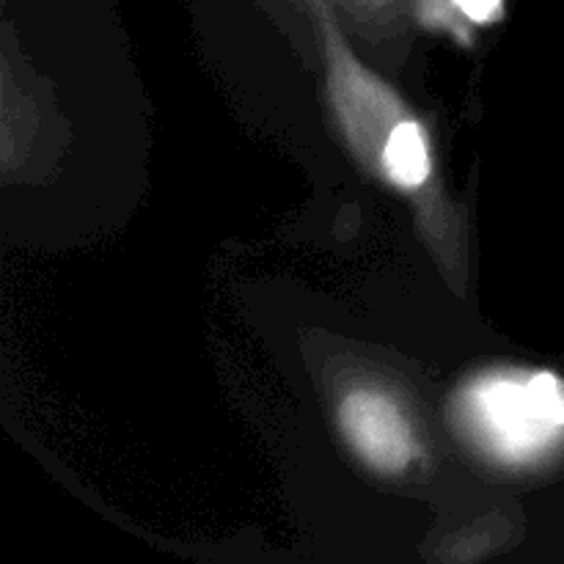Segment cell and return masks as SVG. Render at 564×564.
I'll return each mask as SVG.
<instances>
[{
    "label": "cell",
    "mask_w": 564,
    "mask_h": 564,
    "mask_svg": "<svg viewBox=\"0 0 564 564\" xmlns=\"http://www.w3.org/2000/svg\"><path fill=\"white\" fill-rule=\"evenodd\" d=\"M323 50L330 110L350 152L386 185L413 198L422 209L424 235L435 251H446L452 213L435 180L430 130L383 77L361 64L330 17H323Z\"/></svg>",
    "instance_id": "1"
},
{
    "label": "cell",
    "mask_w": 564,
    "mask_h": 564,
    "mask_svg": "<svg viewBox=\"0 0 564 564\" xmlns=\"http://www.w3.org/2000/svg\"><path fill=\"white\" fill-rule=\"evenodd\" d=\"M449 422L482 460L527 471L564 444V378L518 367L477 372L452 394Z\"/></svg>",
    "instance_id": "2"
},
{
    "label": "cell",
    "mask_w": 564,
    "mask_h": 564,
    "mask_svg": "<svg viewBox=\"0 0 564 564\" xmlns=\"http://www.w3.org/2000/svg\"><path fill=\"white\" fill-rule=\"evenodd\" d=\"M336 424L352 455L380 477L411 471L424 455L416 422L400 397L378 383H356L336 402Z\"/></svg>",
    "instance_id": "3"
},
{
    "label": "cell",
    "mask_w": 564,
    "mask_h": 564,
    "mask_svg": "<svg viewBox=\"0 0 564 564\" xmlns=\"http://www.w3.org/2000/svg\"><path fill=\"white\" fill-rule=\"evenodd\" d=\"M449 3L474 25H490L505 17V0H449Z\"/></svg>",
    "instance_id": "4"
}]
</instances>
